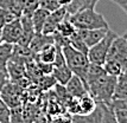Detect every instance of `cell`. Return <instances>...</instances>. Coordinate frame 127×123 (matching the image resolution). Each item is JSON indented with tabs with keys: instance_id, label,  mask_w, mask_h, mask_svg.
Instances as JSON below:
<instances>
[{
	"instance_id": "15",
	"label": "cell",
	"mask_w": 127,
	"mask_h": 123,
	"mask_svg": "<svg viewBox=\"0 0 127 123\" xmlns=\"http://www.w3.org/2000/svg\"><path fill=\"white\" fill-rule=\"evenodd\" d=\"M51 76L55 78L56 83L65 85L66 82L72 76V71L66 65V63H64V64H61V65H54Z\"/></svg>"
},
{
	"instance_id": "13",
	"label": "cell",
	"mask_w": 127,
	"mask_h": 123,
	"mask_svg": "<svg viewBox=\"0 0 127 123\" xmlns=\"http://www.w3.org/2000/svg\"><path fill=\"white\" fill-rule=\"evenodd\" d=\"M54 44V37L52 34H44L42 32H37L34 33L31 43L29 44L30 50L32 51L33 55L38 53L39 51H42L44 47H46L48 45Z\"/></svg>"
},
{
	"instance_id": "24",
	"label": "cell",
	"mask_w": 127,
	"mask_h": 123,
	"mask_svg": "<svg viewBox=\"0 0 127 123\" xmlns=\"http://www.w3.org/2000/svg\"><path fill=\"white\" fill-rule=\"evenodd\" d=\"M101 105V123H118L114 109L111 105L99 103Z\"/></svg>"
},
{
	"instance_id": "28",
	"label": "cell",
	"mask_w": 127,
	"mask_h": 123,
	"mask_svg": "<svg viewBox=\"0 0 127 123\" xmlns=\"http://www.w3.org/2000/svg\"><path fill=\"white\" fill-rule=\"evenodd\" d=\"M38 7H42L49 12H54L61 7V4L58 0H39Z\"/></svg>"
},
{
	"instance_id": "12",
	"label": "cell",
	"mask_w": 127,
	"mask_h": 123,
	"mask_svg": "<svg viewBox=\"0 0 127 123\" xmlns=\"http://www.w3.org/2000/svg\"><path fill=\"white\" fill-rule=\"evenodd\" d=\"M65 89L71 97H76V98H80L83 95L88 94V90L86 88L84 83L82 82V79L80 78L78 76L74 75V73H72V76L70 77V79L66 82Z\"/></svg>"
},
{
	"instance_id": "30",
	"label": "cell",
	"mask_w": 127,
	"mask_h": 123,
	"mask_svg": "<svg viewBox=\"0 0 127 123\" xmlns=\"http://www.w3.org/2000/svg\"><path fill=\"white\" fill-rule=\"evenodd\" d=\"M37 62V66H38L40 73L45 76V75H51L52 69H54V64H49V63H42V62Z\"/></svg>"
},
{
	"instance_id": "3",
	"label": "cell",
	"mask_w": 127,
	"mask_h": 123,
	"mask_svg": "<svg viewBox=\"0 0 127 123\" xmlns=\"http://www.w3.org/2000/svg\"><path fill=\"white\" fill-rule=\"evenodd\" d=\"M61 49L62 53L64 56V59H65L66 65L69 66V69L72 71L74 75L78 76L82 79V82L86 85V76H87V71H88L89 64H90L87 55L75 50L70 45H65Z\"/></svg>"
},
{
	"instance_id": "8",
	"label": "cell",
	"mask_w": 127,
	"mask_h": 123,
	"mask_svg": "<svg viewBox=\"0 0 127 123\" xmlns=\"http://www.w3.org/2000/svg\"><path fill=\"white\" fill-rule=\"evenodd\" d=\"M26 62L23 61L22 58L12 55L11 58L7 62L6 65V72L8 76V81L11 82H17L23 77L26 76V67H25Z\"/></svg>"
},
{
	"instance_id": "7",
	"label": "cell",
	"mask_w": 127,
	"mask_h": 123,
	"mask_svg": "<svg viewBox=\"0 0 127 123\" xmlns=\"http://www.w3.org/2000/svg\"><path fill=\"white\" fill-rule=\"evenodd\" d=\"M1 30V40L8 44H17L22 36V21L20 17L14 18L13 20L7 22L5 26L0 28Z\"/></svg>"
},
{
	"instance_id": "19",
	"label": "cell",
	"mask_w": 127,
	"mask_h": 123,
	"mask_svg": "<svg viewBox=\"0 0 127 123\" xmlns=\"http://www.w3.org/2000/svg\"><path fill=\"white\" fill-rule=\"evenodd\" d=\"M49 11H46L42 7H38L36 11L33 12V14L31 16V19H32V24L33 27H34V32H42V28H43V25H44L46 18L49 16Z\"/></svg>"
},
{
	"instance_id": "32",
	"label": "cell",
	"mask_w": 127,
	"mask_h": 123,
	"mask_svg": "<svg viewBox=\"0 0 127 123\" xmlns=\"http://www.w3.org/2000/svg\"><path fill=\"white\" fill-rule=\"evenodd\" d=\"M111 106L113 109H124V110H127V98H124V100H113L111 103Z\"/></svg>"
},
{
	"instance_id": "2",
	"label": "cell",
	"mask_w": 127,
	"mask_h": 123,
	"mask_svg": "<svg viewBox=\"0 0 127 123\" xmlns=\"http://www.w3.org/2000/svg\"><path fill=\"white\" fill-rule=\"evenodd\" d=\"M69 20L76 28H108L109 25L105 17L95 11V8L84 7L74 14H69Z\"/></svg>"
},
{
	"instance_id": "11",
	"label": "cell",
	"mask_w": 127,
	"mask_h": 123,
	"mask_svg": "<svg viewBox=\"0 0 127 123\" xmlns=\"http://www.w3.org/2000/svg\"><path fill=\"white\" fill-rule=\"evenodd\" d=\"M20 21H22V36L18 40V45L22 46H29V44L31 43L33 36H34V27L32 24V19L31 17L28 16H20Z\"/></svg>"
},
{
	"instance_id": "36",
	"label": "cell",
	"mask_w": 127,
	"mask_h": 123,
	"mask_svg": "<svg viewBox=\"0 0 127 123\" xmlns=\"http://www.w3.org/2000/svg\"><path fill=\"white\" fill-rule=\"evenodd\" d=\"M51 123H70V118L69 120H64L63 116H60V117H56Z\"/></svg>"
},
{
	"instance_id": "22",
	"label": "cell",
	"mask_w": 127,
	"mask_h": 123,
	"mask_svg": "<svg viewBox=\"0 0 127 123\" xmlns=\"http://www.w3.org/2000/svg\"><path fill=\"white\" fill-rule=\"evenodd\" d=\"M0 7L11 12L16 17H20L23 13L20 0H0Z\"/></svg>"
},
{
	"instance_id": "23",
	"label": "cell",
	"mask_w": 127,
	"mask_h": 123,
	"mask_svg": "<svg viewBox=\"0 0 127 123\" xmlns=\"http://www.w3.org/2000/svg\"><path fill=\"white\" fill-rule=\"evenodd\" d=\"M76 30H77V28L75 27V26L72 25V22L69 20V14H66V17L64 18V19L60 22V25L57 26V30H56V31L60 34H62L63 37L69 38Z\"/></svg>"
},
{
	"instance_id": "26",
	"label": "cell",
	"mask_w": 127,
	"mask_h": 123,
	"mask_svg": "<svg viewBox=\"0 0 127 123\" xmlns=\"http://www.w3.org/2000/svg\"><path fill=\"white\" fill-rule=\"evenodd\" d=\"M0 123H11V108L0 98Z\"/></svg>"
},
{
	"instance_id": "17",
	"label": "cell",
	"mask_w": 127,
	"mask_h": 123,
	"mask_svg": "<svg viewBox=\"0 0 127 123\" xmlns=\"http://www.w3.org/2000/svg\"><path fill=\"white\" fill-rule=\"evenodd\" d=\"M56 53H57V47L55 44L48 45L44 47L42 51H39L38 53L34 55V59L42 63H49V64H54L56 58Z\"/></svg>"
},
{
	"instance_id": "35",
	"label": "cell",
	"mask_w": 127,
	"mask_h": 123,
	"mask_svg": "<svg viewBox=\"0 0 127 123\" xmlns=\"http://www.w3.org/2000/svg\"><path fill=\"white\" fill-rule=\"evenodd\" d=\"M97 2H99V0H84L86 7H89V8H95Z\"/></svg>"
},
{
	"instance_id": "31",
	"label": "cell",
	"mask_w": 127,
	"mask_h": 123,
	"mask_svg": "<svg viewBox=\"0 0 127 123\" xmlns=\"http://www.w3.org/2000/svg\"><path fill=\"white\" fill-rule=\"evenodd\" d=\"M115 117L118 123H127V110L124 109H114Z\"/></svg>"
},
{
	"instance_id": "20",
	"label": "cell",
	"mask_w": 127,
	"mask_h": 123,
	"mask_svg": "<svg viewBox=\"0 0 127 123\" xmlns=\"http://www.w3.org/2000/svg\"><path fill=\"white\" fill-rule=\"evenodd\" d=\"M13 52V44L8 43H0V70L6 71L7 62L11 58Z\"/></svg>"
},
{
	"instance_id": "38",
	"label": "cell",
	"mask_w": 127,
	"mask_h": 123,
	"mask_svg": "<svg viewBox=\"0 0 127 123\" xmlns=\"http://www.w3.org/2000/svg\"><path fill=\"white\" fill-rule=\"evenodd\" d=\"M0 43H2V40H1V30H0Z\"/></svg>"
},
{
	"instance_id": "10",
	"label": "cell",
	"mask_w": 127,
	"mask_h": 123,
	"mask_svg": "<svg viewBox=\"0 0 127 123\" xmlns=\"http://www.w3.org/2000/svg\"><path fill=\"white\" fill-rule=\"evenodd\" d=\"M108 28H90V30H87V28H77V32L80 33L81 38L83 39V41L86 43V45L88 47H92L93 45H95L96 43H99L100 40L102 39L106 36V33L108 32Z\"/></svg>"
},
{
	"instance_id": "27",
	"label": "cell",
	"mask_w": 127,
	"mask_h": 123,
	"mask_svg": "<svg viewBox=\"0 0 127 123\" xmlns=\"http://www.w3.org/2000/svg\"><path fill=\"white\" fill-rule=\"evenodd\" d=\"M86 5H84V0H71L69 2V5L65 6V10L68 14H74L78 12L80 10L84 8Z\"/></svg>"
},
{
	"instance_id": "21",
	"label": "cell",
	"mask_w": 127,
	"mask_h": 123,
	"mask_svg": "<svg viewBox=\"0 0 127 123\" xmlns=\"http://www.w3.org/2000/svg\"><path fill=\"white\" fill-rule=\"evenodd\" d=\"M68 40H69V45H70L71 47H74L75 50L80 51V52H82V53H84V55L88 53L89 47L86 45V43L83 41V39L81 38L80 33L77 32V30H76V31L68 38Z\"/></svg>"
},
{
	"instance_id": "25",
	"label": "cell",
	"mask_w": 127,
	"mask_h": 123,
	"mask_svg": "<svg viewBox=\"0 0 127 123\" xmlns=\"http://www.w3.org/2000/svg\"><path fill=\"white\" fill-rule=\"evenodd\" d=\"M20 4H22L23 16L31 17L33 14V12L38 8L39 0H20Z\"/></svg>"
},
{
	"instance_id": "4",
	"label": "cell",
	"mask_w": 127,
	"mask_h": 123,
	"mask_svg": "<svg viewBox=\"0 0 127 123\" xmlns=\"http://www.w3.org/2000/svg\"><path fill=\"white\" fill-rule=\"evenodd\" d=\"M116 36L118 34L109 28L108 32L106 33V36L100 40L99 43H96L92 47H89L88 53H87L89 63H93V64H96V65H103L106 58H107L109 46H111L112 41L114 40Z\"/></svg>"
},
{
	"instance_id": "33",
	"label": "cell",
	"mask_w": 127,
	"mask_h": 123,
	"mask_svg": "<svg viewBox=\"0 0 127 123\" xmlns=\"http://www.w3.org/2000/svg\"><path fill=\"white\" fill-rule=\"evenodd\" d=\"M8 82V76H7V72L6 71H2V70H0V92H1V90L2 88L5 86V84Z\"/></svg>"
},
{
	"instance_id": "9",
	"label": "cell",
	"mask_w": 127,
	"mask_h": 123,
	"mask_svg": "<svg viewBox=\"0 0 127 123\" xmlns=\"http://www.w3.org/2000/svg\"><path fill=\"white\" fill-rule=\"evenodd\" d=\"M66 10L64 6H61L60 8H57L56 11L50 12L46 20H45L43 28H42V33L44 34H52L56 32L57 26L60 25V22L66 17Z\"/></svg>"
},
{
	"instance_id": "1",
	"label": "cell",
	"mask_w": 127,
	"mask_h": 123,
	"mask_svg": "<svg viewBox=\"0 0 127 123\" xmlns=\"http://www.w3.org/2000/svg\"><path fill=\"white\" fill-rule=\"evenodd\" d=\"M116 77L105 71L102 65L90 63L86 76V86L88 94L94 98L96 103H103L111 105L115 90Z\"/></svg>"
},
{
	"instance_id": "34",
	"label": "cell",
	"mask_w": 127,
	"mask_h": 123,
	"mask_svg": "<svg viewBox=\"0 0 127 123\" xmlns=\"http://www.w3.org/2000/svg\"><path fill=\"white\" fill-rule=\"evenodd\" d=\"M112 2H114L121 8L122 11L127 14V0H111Z\"/></svg>"
},
{
	"instance_id": "37",
	"label": "cell",
	"mask_w": 127,
	"mask_h": 123,
	"mask_svg": "<svg viewBox=\"0 0 127 123\" xmlns=\"http://www.w3.org/2000/svg\"><path fill=\"white\" fill-rule=\"evenodd\" d=\"M124 37H125V38H126V39H127V30H126V32L124 33Z\"/></svg>"
},
{
	"instance_id": "29",
	"label": "cell",
	"mask_w": 127,
	"mask_h": 123,
	"mask_svg": "<svg viewBox=\"0 0 127 123\" xmlns=\"http://www.w3.org/2000/svg\"><path fill=\"white\" fill-rule=\"evenodd\" d=\"M14 18H18V17H16L14 14H12L11 12L6 11V10L0 7V28L2 27V26H5L7 22L13 20Z\"/></svg>"
},
{
	"instance_id": "6",
	"label": "cell",
	"mask_w": 127,
	"mask_h": 123,
	"mask_svg": "<svg viewBox=\"0 0 127 123\" xmlns=\"http://www.w3.org/2000/svg\"><path fill=\"white\" fill-rule=\"evenodd\" d=\"M106 59H111L120 63L127 69V39L124 36H116L112 41Z\"/></svg>"
},
{
	"instance_id": "5",
	"label": "cell",
	"mask_w": 127,
	"mask_h": 123,
	"mask_svg": "<svg viewBox=\"0 0 127 123\" xmlns=\"http://www.w3.org/2000/svg\"><path fill=\"white\" fill-rule=\"evenodd\" d=\"M0 98L5 102L10 108H16V106L22 105L23 98H24V89L14 82L8 81L5 84L0 92Z\"/></svg>"
},
{
	"instance_id": "18",
	"label": "cell",
	"mask_w": 127,
	"mask_h": 123,
	"mask_svg": "<svg viewBox=\"0 0 127 123\" xmlns=\"http://www.w3.org/2000/svg\"><path fill=\"white\" fill-rule=\"evenodd\" d=\"M78 104H80V114L81 115H87L93 112L97 106V103L89 94L83 95L78 98Z\"/></svg>"
},
{
	"instance_id": "14",
	"label": "cell",
	"mask_w": 127,
	"mask_h": 123,
	"mask_svg": "<svg viewBox=\"0 0 127 123\" xmlns=\"http://www.w3.org/2000/svg\"><path fill=\"white\" fill-rule=\"evenodd\" d=\"M70 123H101V105L97 103L96 109L87 115H71Z\"/></svg>"
},
{
	"instance_id": "16",
	"label": "cell",
	"mask_w": 127,
	"mask_h": 123,
	"mask_svg": "<svg viewBox=\"0 0 127 123\" xmlns=\"http://www.w3.org/2000/svg\"><path fill=\"white\" fill-rule=\"evenodd\" d=\"M127 98V70L116 77L115 90L113 100H124Z\"/></svg>"
}]
</instances>
